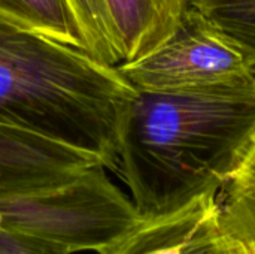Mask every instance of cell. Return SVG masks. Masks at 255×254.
Listing matches in <instances>:
<instances>
[{
  "mask_svg": "<svg viewBox=\"0 0 255 254\" xmlns=\"http://www.w3.org/2000/svg\"><path fill=\"white\" fill-rule=\"evenodd\" d=\"M118 70L136 90H255L253 58L193 4L158 49L137 61L118 64Z\"/></svg>",
  "mask_w": 255,
  "mask_h": 254,
  "instance_id": "277c9868",
  "label": "cell"
},
{
  "mask_svg": "<svg viewBox=\"0 0 255 254\" xmlns=\"http://www.w3.org/2000/svg\"><path fill=\"white\" fill-rule=\"evenodd\" d=\"M255 142V90H136L123 117L115 172L140 217L218 196Z\"/></svg>",
  "mask_w": 255,
  "mask_h": 254,
  "instance_id": "6da1fadb",
  "label": "cell"
},
{
  "mask_svg": "<svg viewBox=\"0 0 255 254\" xmlns=\"http://www.w3.org/2000/svg\"><path fill=\"white\" fill-rule=\"evenodd\" d=\"M134 93L118 66L0 19V123L91 153L115 172Z\"/></svg>",
  "mask_w": 255,
  "mask_h": 254,
  "instance_id": "7a4b0ae2",
  "label": "cell"
},
{
  "mask_svg": "<svg viewBox=\"0 0 255 254\" xmlns=\"http://www.w3.org/2000/svg\"><path fill=\"white\" fill-rule=\"evenodd\" d=\"M241 243H242V241H241ZM245 244H247V246H250V247L254 250V253H255V238L250 240V241H245Z\"/></svg>",
  "mask_w": 255,
  "mask_h": 254,
  "instance_id": "5bb4252c",
  "label": "cell"
},
{
  "mask_svg": "<svg viewBox=\"0 0 255 254\" xmlns=\"http://www.w3.org/2000/svg\"><path fill=\"white\" fill-rule=\"evenodd\" d=\"M103 1L117 34L121 63L137 61L158 49L175 33L190 4V0Z\"/></svg>",
  "mask_w": 255,
  "mask_h": 254,
  "instance_id": "52a82bcc",
  "label": "cell"
},
{
  "mask_svg": "<svg viewBox=\"0 0 255 254\" xmlns=\"http://www.w3.org/2000/svg\"><path fill=\"white\" fill-rule=\"evenodd\" d=\"M97 165L103 163L91 153L0 123V196L63 183Z\"/></svg>",
  "mask_w": 255,
  "mask_h": 254,
  "instance_id": "5b68a950",
  "label": "cell"
},
{
  "mask_svg": "<svg viewBox=\"0 0 255 254\" xmlns=\"http://www.w3.org/2000/svg\"><path fill=\"white\" fill-rule=\"evenodd\" d=\"M140 219L103 165L37 190L0 196V229L67 253H100Z\"/></svg>",
  "mask_w": 255,
  "mask_h": 254,
  "instance_id": "3957f363",
  "label": "cell"
},
{
  "mask_svg": "<svg viewBox=\"0 0 255 254\" xmlns=\"http://www.w3.org/2000/svg\"><path fill=\"white\" fill-rule=\"evenodd\" d=\"M255 63V0H190Z\"/></svg>",
  "mask_w": 255,
  "mask_h": 254,
  "instance_id": "8fae6325",
  "label": "cell"
},
{
  "mask_svg": "<svg viewBox=\"0 0 255 254\" xmlns=\"http://www.w3.org/2000/svg\"><path fill=\"white\" fill-rule=\"evenodd\" d=\"M0 254H70L51 244L0 229Z\"/></svg>",
  "mask_w": 255,
  "mask_h": 254,
  "instance_id": "7c38bea8",
  "label": "cell"
},
{
  "mask_svg": "<svg viewBox=\"0 0 255 254\" xmlns=\"http://www.w3.org/2000/svg\"><path fill=\"white\" fill-rule=\"evenodd\" d=\"M0 19L84 49V36L69 0H0Z\"/></svg>",
  "mask_w": 255,
  "mask_h": 254,
  "instance_id": "ba28073f",
  "label": "cell"
},
{
  "mask_svg": "<svg viewBox=\"0 0 255 254\" xmlns=\"http://www.w3.org/2000/svg\"><path fill=\"white\" fill-rule=\"evenodd\" d=\"M217 254H255L254 250L247 246L245 243H241L235 238H230L224 234V240L218 249Z\"/></svg>",
  "mask_w": 255,
  "mask_h": 254,
  "instance_id": "4fadbf2b",
  "label": "cell"
},
{
  "mask_svg": "<svg viewBox=\"0 0 255 254\" xmlns=\"http://www.w3.org/2000/svg\"><path fill=\"white\" fill-rule=\"evenodd\" d=\"M223 240L218 196H205L172 214L140 217L99 254H217Z\"/></svg>",
  "mask_w": 255,
  "mask_h": 254,
  "instance_id": "8992f818",
  "label": "cell"
},
{
  "mask_svg": "<svg viewBox=\"0 0 255 254\" xmlns=\"http://www.w3.org/2000/svg\"><path fill=\"white\" fill-rule=\"evenodd\" d=\"M220 223L238 241L255 238V142L239 169L221 190Z\"/></svg>",
  "mask_w": 255,
  "mask_h": 254,
  "instance_id": "9c48e42d",
  "label": "cell"
},
{
  "mask_svg": "<svg viewBox=\"0 0 255 254\" xmlns=\"http://www.w3.org/2000/svg\"><path fill=\"white\" fill-rule=\"evenodd\" d=\"M84 36V49L94 58L118 66L121 63L117 34L103 0H69Z\"/></svg>",
  "mask_w": 255,
  "mask_h": 254,
  "instance_id": "30bf717a",
  "label": "cell"
}]
</instances>
